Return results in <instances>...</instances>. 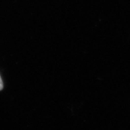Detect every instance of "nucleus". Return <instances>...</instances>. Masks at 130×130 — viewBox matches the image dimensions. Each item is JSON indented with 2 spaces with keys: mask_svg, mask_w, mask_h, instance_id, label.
Instances as JSON below:
<instances>
[{
  "mask_svg": "<svg viewBox=\"0 0 130 130\" xmlns=\"http://www.w3.org/2000/svg\"><path fill=\"white\" fill-rule=\"evenodd\" d=\"M3 88V83L2 79H1V77H0V90H1Z\"/></svg>",
  "mask_w": 130,
  "mask_h": 130,
  "instance_id": "1",
  "label": "nucleus"
}]
</instances>
